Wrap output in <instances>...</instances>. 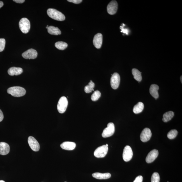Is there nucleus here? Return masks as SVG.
I'll return each mask as SVG.
<instances>
[{
	"label": "nucleus",
	"instance_id": "15",
	"mask_svg": "<svg viewBox=\"0 0 182 182\" xmlns=\"http://www.w3.org/2000/svg\"><path fill=\"white\" fill-rule=\"evenodd\" d=\"M10 150V146L5 142H0V155H6L9 153Z\"/></svg>",
	"mask_w": 182,
	"mask_h": 182
},
{
	"label": "nucleus",
	"instance_id": "35",
	"mask_svg": "<svg viewBox=\"0 0 182 182\" xmlns=\"http://www.w3.org/2000/svg\"><path fill=\"white\" fill-rule=\"evenodd\" d=\"M4 3L3 2L0 1V9L2 7L4 6Z\"/></svg>",
	"mask_w": 182,
	"mask_h": 182
},
{
	"label": "nucleus",
	"instance_id": "27",
	"mask_svg": "<svg viewBox=\"0 0 182 182\" xmlns=\"http://www.w3.org/2000/svg\"><path fill=\"white\" fill-rule=\"evenodd\" d=\"M178 134V132L176 130H172L167 134L168 138L170 139H173L176 138Z\"/></svg>",
	"mask_w": 182,
	"mask_h": 182
},
{
	"label": "nucleus",
	"instance_id": "17",
	"mask_svg": "<svg viewBox=\"0 0 182 182\" xmlns=\"http://www.w3.org/2000/svg\"><path fill=\"white\" fill-rule=\"evenodd\" d=\"M23 69L20 67H13L8 70V73L11 76L19 75L23 73Z\"/></svg>",
	"mask_w": 182,
	"mask_h": 182
},
{
	"label": "nucleus",
	"instance_id": "32",
	"mask_svg": "<svg viewBox=\"0 0 182 182\" xmlns=\"http://www.w3.org/2000/svg\"><path fill=\"white\" fill-rule=\"evenodd\" d=\"M121 32H123V33H125L127 34H128V32H129V30L127 29H123V28L122 27H121Z\"/></svg>",
	"mask_w": 182,
	"mask_h": 182
},
{
	"label": "nucleus",
	"instance_id": "33",
	"mask_svg": "<svg viewBox=\"0 0 182 182\" xmlns=\"http://www.w3.org/2000/svg\"><path fill=\"white\" fill-rule=\"evenodd\" d=\"M4 118V116L3 112L0 109V122H1L3 120Z\"/></svg>",
	"mask_w": 182,
	"mask_h": 182
},
{
	"label": "nucleus",
	"instance_id": "20",
	"mask_svg": "<svg viewBox=\"0 0 182 182\" xmlns=\"http://www.w3.org/2000/svg\"><path fill=\"white\" fill-rule=\"evenodd\" d=\"M47 29L48 33L53 35H58L61 34L60 30L57 27L51 26L49 27Z\"/></svg>",
	"mask_w": 182,
	"mask_h": 182
},
{
	"label": "nucleus",
	"instance_id": "34",
	"mask_svg": "<svg viewBox=\"0 0 182 182\" xmlns=\"http://www.w3.org/2000/svg\"><path fill=\"white\" fill-rule=\"evenodd\" d=\"M13 1H15L16 3L19 4H22L24 3V0H14Z\"/></svg>",
	"mask_w": 182,
	"mask_h": 182
},
{
	"label": "nucleus",
	"instance_id": "11",
	"mask_svg": "<svg viewBox=\"0 0 182 182\" xmlns=\"http://www.w3.org/2000/svg\"><path fill=\"white\" fill-rule=\"evenodd\" d=\"M152 136V133L150 129L145 128L142 130L140 136V139L142 142H145L150 140Z\"/></svg>",
	"mask_w": 182,
	"mask_h": 182
},
{
	"label": "nucleus",
	"instance_id": "9",
	"mask_svg": "<svg viewBox=\"0 0 182 182\" xmlns=\"http://www.w3.org/2000/svg\"><path fill=\"white\" fill-rule=\"evenodd\" d=\"M38 56L36 50L33 49H30L23 53L22 56L26 59H34Z\"/></svg>",
	"mask_w": 182,
	"mask_h": 182
},
{
	"label": "nucleus",
	"instance_id": "25",
	"mask_svg": "<svg viewBox=\"0 0 182 182\" xmlns=\"http://www.w3.org/2000/svg\"><path fill=\"white\" fill-rule=\"evenodd\" d=\"M95 83L92 80H90L88 84V85L85 86V91L86 93H90L94 91V88L95 87Z\"/></svg>",
	"mask_w": 182,
	"mask_h": 182
},
{
	"label": "nucleus",
	"instance_id": "5",
	"mask_svg": "<svg viewBox=\"0 0 182 182\" xmlns=\"http://www.w3.org/2000/svg\"><path fill=\"white\" fill-rule=\"evenodd\" d=\"M108 146L103 145L98 147L95 150L94 155L97 158H102L105 157L108 153Z\"/></svg>",
	"mask_w": 182,
	"mask_h": 182
},
{
	"label": "nucleus",
	"instance_id": "23",
	"mask_svg": "<svg viewBox=\"0 0 182 182\" xmlns=\"http://www.w3.org/2000/svg\"><path fill=\"white\" fill-rule=\"evenodd\" d=\"M132 73L135 80L138 82L141 81L142 77L141 73L137 69H133L132 70Z\"/></svg>",
	"mask_w": 182,
	"mask_h": 182
},
{
	"label": "nucleus",
	"instance_id": "4",
	"mask_svg": "<svg viewBox=\"0 0 182 182\" xmlns=\"http://www.w3.org/2000/svg\"><path fill=\"white\" fill-rule=\"evenodd\" d=\"M68 103V101L66 97L63 96L61 97L58 101L57 106L58 112L60 113H64L66 110Z\"/></svg>",
	"mask_w": 182,
	"mask_h": 182
},
{
	"label": "nucleus",
	"instance_id": "6",
	"mask_svg": "<svg viewBox=\"0 0 182 182\" xmlns=\"http://www.w3.org/2000/svg\"><path fill=\"white\" fill-rule=\"evenodd\" d=\"M115 126L112 123H109L107 127L103 130L102 134V136L103 138L111 137L114 134L115 132Z\"/></svg>",
	"mask_w": 182,
	"mask_h": 182
},
{
	"label": "nucleus",
	"instance_id": "3",
	"mask_svg": "<svg viewBox=\"0 0 182 182\" xmlns=\"http://www.w3.org/2000/svg\"><path fill=\"white\" fill-rule=\"evenodd\" d=\"M19 27L23 33L27 34L29 32L30 28L29 21L27 18H22L19 22Z\"/></svg>",
	"mask_w": 182,
	"mask_h": 182
},
{
	"label": "nucleus",
	"instance_id": "12",
	"mask_svg": "<svg viewBox=\"0 0 182 182\" xmlns=\"http://www.w3.org/2000/svg\"><path fill=\"white\" fill-rule=\"evenodd\" d=\"M118 9V4L115 1H111L107 7V12L111 15L115 14Z\"/></svg>",
	"mask_w": 182,
	"mask_h": 182
},
{
	"label": "nucleus",
	"instance_id": "21",
	"mask_svg": "<svg viewBox=\"0 0 182 182\" xmlns=\"http://www.w3.org/2000/svg\"><path fill=\"white\" fill-rule=\"evenodd\" d=\"M144 108L143 102H139L134 106L133 111L135 114H138L143 111Z\"/></svg>",
	"mask_w": 182,
	"mask_h": 182
},
{
	"label": "nucleus",
	"instance_id": "13",
	"mask_svg": "<svg viewBox=\"0 0 182 182\" xmlns=\"http://www.w3.org/2000/svg\"><path fill=\"white\" fill-rule=\"evenodd\" d=\"M158 155V151L157 149H153L149 152L146 158L147 163H150L154 161Z\"/></svg>",
	"mask_w": 182,
	"mask_h": 182
},
{
	"label": "nucleus",
	"instance_id": "30",
	"mask_svg": "<svg viewBox=\"0 0 182 182\" xmlns=\"http://www.w3.org/2000/svg\"><path fill=\"white\" fill-rule=\"evenodd\" d=\"M143 180V177L142 176H140L136 177L133 182H142Z\"/></svg>",
	"mask_w": 182,
	"mask_h": 182
},
{
	"label": "nucleus",
	"instance_id": "14",
	"mask_svg": "<svg viewBox=\"0 0 182 182\" xmlns=\"http://www.w3.org/2000/svg\"><path fill=\"white\" fill-rule=\"evenodd\" d=\"M102 42V36L101 34L98 33L95 35L93 39V44L95 47L100 49L101 47Z\"/></svg>",
	"mask_w": 182,
	"mask_h": 182
},
{
	"label": "nucleus",
	"instance_id": "2",
	"mask_svg": "<svg viewBox=\"0 0 182 182\" xmlns=\"http://www.w3.org/2000/svg\"><path fill=\"white\" fill-rule=\"evenodd\" d=\"M47 13L49 17L56 20L63 21L65 19L63 14L56 9H49L47 11Z\"/></svg>",
	"mask_w": 182,
	"mask_h": 182
},
{
	"label": "nucleus",
	"instance_id": "18",
	"mask_svg": "<svg viewBox=\"0 0 182 182\" xmlns=\"http://www.w3.org/2000/svg\"><path fill=\"white\" fill-rule=\"evenodd\" d=\"M159 87L156 85H151L149 89V92L150 95L155 99H157L159 97L158 90H159Z\"/></svg>",
	"mask_w": 182,
	"mask_h": 182
},
{
	"label": "nucleus",
	"instance_id": "39",
	"mask_svg": "<svg viewBox=\"0 0 182 182\" xmlns=\"http://www.w3.org/2000/svg\"><path fill=\"white\" fill-rule=\"evenodd\" d=\"M167 182H169L168 181H167Z\"/></svg>",
	"mask_w": 182,
	"mask_h": 182
},
{
	"label": "nucleus",
	"instance_id": "40",
	"mask_svg": "<svg viewBox=\"0 0 182 182\" xmlns=\"http://www.w3.org/2000/svg\"></svg>",
	"mask_w": 182,
	"mask_h": 182
},
{
	"label": "nucleus",
	"instance_id": "38",
	"mask_svg": "<svg viewBox=\"0 0 182 182\" xmlns=\"http://www.w3.org/2000/svg\"><path fill=\"white\" fill-rule=\"evenodd\" d=\"M106 145L107 146H108V144H106Z\"/></svg>",
	"mask_w": 182,
	"mask_h": 182
},
{
	"label": "nucleus",
	"instance_id": "10",
	"mask_svg": "<svg viewBox=\"0 0 182 182\" xmlns=\"http://www.w3.org/2000/svg\"><path fill=\"white\" fill-rule=\"evenodd\" d=\"M28 143L30 148L34 151H38L40 148V146L38 141L34 137L30 136L28 138Z\"/></svg>",
	"mask_w": 182,
	"mask_h": 182
},
{
	"label": "nucleus",
	"instance_id": "19",
	"mask_svg": "<svg viewBox=\"0 0 182 182\" xmlns=\"http://www.w3.org/2000/svg\"><path fill=\"white\" fill-rule=\"evenodd\" d=\"M92 176L94 178L98 179H106L110 178L111 174L109 173H100L96 172L92 174Z\"/></svg>",
	"mask_w": 182,
	"mask_h": 182
},
{
	"label": "nucleus",
	"instance_id": "36",
	"mask_svg": "<svg viewBox=\"0 0 182 182\" xmlns=\"http://www.w3.org/2000/svg\"><path fill=\"white\" fill-rule=\"evenodd\" d=\"M181 82L182 83V76L181 77Z\"/></svg>",
	"mask_w": 182,
	"mask_h": 182
},
{
	"label": "nucleus",
	"instance_id": "29",
	"mask_svg": "<svg viewBox=\"0 0 182 182\" xmlns=\"http://www.w3.org/2000/svg\"><path fill=\"white\" fill-rule=\"evenodd\" d=\"M5 44V39H0V52H2L4 50Z\"/></svg>",
	"mask_w": 182,
	"mask_h": 182
},
{
	"label": "nucleus",
	"instance_id": "24",
	"mask_svg": "<svg viewBox=\"0 0 182 182\" xmlns=\"http://www.w3.org/2000/svg\"><path fill=\"white\" fill-rule=\"evenodd\" d=\"M55 46L56 48L60 50H64L67 47L68 45L64 42L59 41L55 43Z\"/></svg>",
	"mask_w": 182,
	"mask_h": 182
},
{
	"label": "nucleus",
	"instance_id": "8",
	"mask_svg": "<svg viewBox=\"0 0 182 182\" xmlns=\"http://www.w3.org/2000/svg\"><path fill=\"white\" fill-rule=\"evenodd\" d=\"M133 156V152L132 148L129 146H125L123 149V157L125 162H129L131 160Z\"/></svg>",
	"mask_w": 182,
	"mask_h": 182
},
{
	"label": "nucleus",
	"instance_id": "31",
	"mask_svg": "<svg viewBox=\"0 0 182 182\" xmlns=\"http://www.w3.org/2000/svg\"><path fill=\"white\" fill-rule=\"evenodd\" d=\"M67 1L75 4H79L81 3L82 1V0H68Z\"/></svg>",
	"mask_w": 182,
	"mask_h": 182
},
{
	"label": "nucleus",
	"instance_id": "1",
	"mask_svg": "<svg viewBox=\"0 0 182 182\" xmlns=\"http://www.w3.org/2000/svg\"><path fill=\"white\" fill-rule=\"evenodd\" d=\"M8 94H10L12 96L19 97L24 96L26 94V91L24 88L20 86H14L8 89Z\"/></svg>",
	"mask_w": 182,
	"mask_h": 182
},
{
	"label": "nucleus",
	"instance_id": "7",
	"mask_svg": "<svg viewBox=\"0 0 182 182\" xmlns=\"http://www.w3.org/2000/svg\"><path fill=\"white\" fill-rule=\"evenodd\" d=\"M110 80L111 87L114 90L118 88L120 83V76L118 73H115L112 75Z\"/></svg>",
	"mask_w": 182,
	"mask_h": 182
},
{
	"label": "nucleus",
	"instance_id": "28",
	"mask_svg": "<svg viewBox=\"0 0 182 182\" xmlns=\"http://www.w3.org/2000/svg\"><path fill=\"white\" fill-rule=\"evenodd\" d=\"M160 176L159 174L157 172H154L152 176L151 182H160Z\"/></svg>",
	"mask_w": 182,
	"mask_h": 182
},
{
	"label": "nucleus",
	"instance_id": "26",
	"mask_svg": "<svg viewBox=\"0 0 182 182\" xmlns=\"http://www.w3.org/2000/svg\"><path fill=\"white\" fill-rule=\"evenodd\" d=\"M101 96V92L99 90H96L95 91L92 95L91 99L93 101H96L99 100Z\"/></svg>",
	"mask_w": 182,
	"mask_h": 182
},
{
	"label": "nucleus",
	"instance_id": "22",
	"mask_svg": "<svg viewBox=\"0 0 182 182\" xmlns=\"http://www.w3.org/2000/svg\"><path fill=\"white\" fill-rule=\"evenodd\" d=\"M174 116V113L173 112L170 111L167 112L163 115V120L164 122H167L171 120Z\"/></svg>",
	"mask_w": 182,
	"mask_h": 182
},
{
	"label": "nucleus",
	"instance_id": "16",
	"mask_svg": "<svg viewBox=\"0 0 182 182\" xmlns=\"http://www.w3.org/2000/svg\"><path fill=\"white\" fill-rule=\"evenodd\" d=\"M60 147L64 150H72L75 149L76 144L74 142H65L60 145Z\"/></svg>",
	"mask_w": 182,
	"mask_h": 182
},
{
	"label": "nucleus",
	"instance_id": "37",
	"mask_svg": "<svg viewBox=\"0 0 182 182\" xmlns=\"http://www.w3.org/2000/svg\"><path fill=\"white\" fill-rule=\"evenodd\" d=\"M0 182H5L3 181H0Z\"/></svg>",
	"mask_w": 182,
	"mask_h": 182
}]
</instances>
